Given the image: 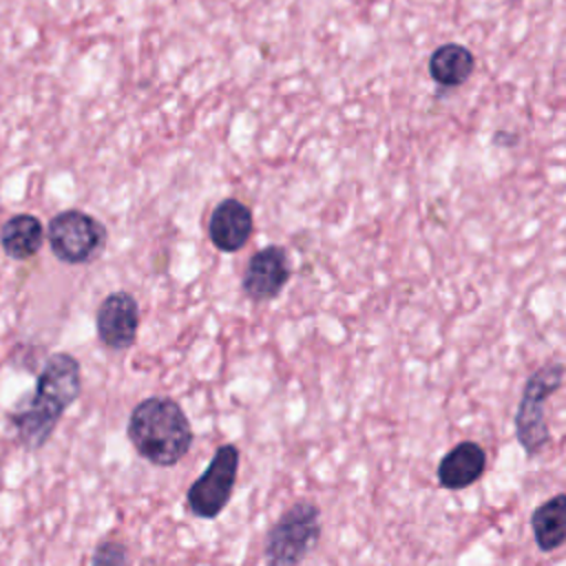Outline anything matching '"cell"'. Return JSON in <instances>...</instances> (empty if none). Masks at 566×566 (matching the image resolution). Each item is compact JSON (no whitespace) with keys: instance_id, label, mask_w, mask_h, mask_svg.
<instances>
[{"instance_id":"6da1fadb","label":"cell","mask_w":566,"mask_h":566,"mask_svg":"<svg viewBox=\"0 0 566 566\" xmlns=\"http://www.w3.org/2000/svg\"><path fill=\"white\" fill-rule=\"evenodd\" d=\"M82 369L73 354L55 352L46 358L38 374L33 396L9 411V422L15 429L18 442L35 451L49 442L62 413L80 398Z\"/></svg>"},{"instance_id":"7a4b0ae2","label":"cell","mask_w":566,"mask_h":566,"mask_svg":"<svg viewBox=\"0 0 566 566\" xmlns=\"http://www.w3.org/2000/svg\"><path fill=\"white\" fill-rule=\"evenodd\" d=\"M126 436L146 462L168 469L181 462L195 440L184 407L170 396H148L128 416Z\"/></svg>"},{"instance_id":"3957f363","label":"cell","mask_w":566,"mask_h":566,"mask_svg":"<svg viewBox=\"0 0 566 566\" xmlns=\"http://www.w3.org/2000/svg\"><path fill=\"white\" fill-rule=\"evenodd\" d=\"M321 528V509L312 500H296L265 533V566H298L318 544Z\"/></svg>"},{"instance_id":"277c9868","label":"cell","mask_w":566,"mask_h":566,"mask_svg":"<svg viewBox=\"0 0 566 566\" xmlns=\"http://www.w3.org/2000/svg\"><path fill=\"white\" fill-rule=\"evenodd\" d=\"M564 380L562 363H544L524 382L522 398L515 411V438L528 458H535L551 440L544 405L559 391Z\"/></svg>"},{"instance_id":"5b68a950","label":"cell","mask_w":566,"mask_h":566,"mask_svg":"<svg viewBox=\"0 0 566 566\" xmlns=\"http://www.w3.org/2000/svg\"><path fill=\"white\" fill-rule=\"evenodd\" d=\"M239 473V449L232 442L221 444L210 458L206 471L188 486V511L199 520H214L228 506Z\"/></svg>"},{"instance_id":"8992f818","label":"cell","mask_w":566,"mask_h":566,"mask_svg":"<svg viewBox=\"0 0 566 566\" xmlns=\"http://www.w3.org/2000/svg\"><path fill=\"white\" fill-rule=\"evenodd\" d=\"M46 237L53 254L62 263L82 265L99 256L106 245L108 232L102 221H97L88 212L62 210L49 221Z\"/></svg>"},{"instance_id":"52a82bcc","label":"cell","mask_w":566,"mask_h":566,"mask_svg":"<svg viewBox=\"0 0 566 566\" xmlns=\"http://www.w3.org/2000/svg\"><path fill=\"white\" fill-rule=\"evenodd\" d=\"M292 276L290 256L283 245H265L256 250L241 276V292L252 303L274 301Z\"/></svg>"},{"instance_id":"ba28073f","label":"cell","mask_w":566,"mask_h":566,"mask_svg":"<svg viewBox=\"0 0 566 566\" xmlns=\"http://www.w3.org/2000/svg\"><path fill=\"white\" fill-rule=\"evenodd\" d=\"M97 338L106 349H130L139 329V303L130 292H111L95 314Z\"/></svg>"},{"instance_id":"9c48e42d","label":"cell","mask_w":566,"mask_h":566,"mask_svg":"<svg viewBox=\"0 0 566 566\" xmlns=\"http://www.w3.org/2000/svg\"><path fill=\"white\" fill-rule=\"evenodd\" d=\"M252 210L243 201L228 197L219 201L210 212L208 239L217 250L232 254L248 243V239L252 237Z\"/></svg>"},{"instance_id":"30bf717a","label":"cell","mask_w":566,"mask_h":566,"mask_svg":"<svg viewBox=\"0 0 566 566\" xmlns=\"http://www.w3.org/2000/svg\"><path fill=\"white\" fill-rule=\"evenodd\" d=\"M486 469V451L473 440L453 444L438 462L436 480L442 489L460 491L475 484Z\"/></svg>"},{"instance_id":"8fae6325","label":"cell","mask_w":566,"mask_h":566,"mask_svg":"<svg viewBox=\"0 0 566 566\" xmlns=\"http://www.w3.org/2000/svg\"><path fill=\"white\" fill-rule=\"evenodd\" d=\"M531 531L542 553H553L566 542V493H557L531 513Z\"/></svg>"},{"instance_id":"7c38bea8","label":"cell","mask_w":566,"mask_h":566,"mask_svg":"<svg viewBox=\"0 0 566 566\" xmlns=\"http://www.w3.org/2000/svg\"><path fill=\"white\" fill-rule=\"evenodd\" d=\"M44 228L38 217L33 214H13L2 223L0 243L7 256L15 261H27L42 248Z\"/></svg>"},{"instance_id":"4fadbf2b","label":"cell","mask_w":566,"mask_h":566,"mask_svg":"<svg viewBox=\"0 0 566 566\" xmlns=\"http://www.w3.org/2000/svg\"><path fill=\"white\" fill-rule=\"evenodd\" d=\"M475 69L473 53L455 42L438 46L429 57V73L440 86H460L464 84Z\"/></svg>"},{"instance_id":"5bb4252c","label":"cell","mask_w":566,"mask_h":566,"mask_svg":"<svg viewBox=\"0 0 566 566\" xmlns=\"http://www.w3.org/2000/svg\"><path fill=\"white\" fill-rule=\"evenodd\" d=\"M128 564H130V551L119 539H102L91 555V566H128Z\"/></svg>"}]
</instances>
